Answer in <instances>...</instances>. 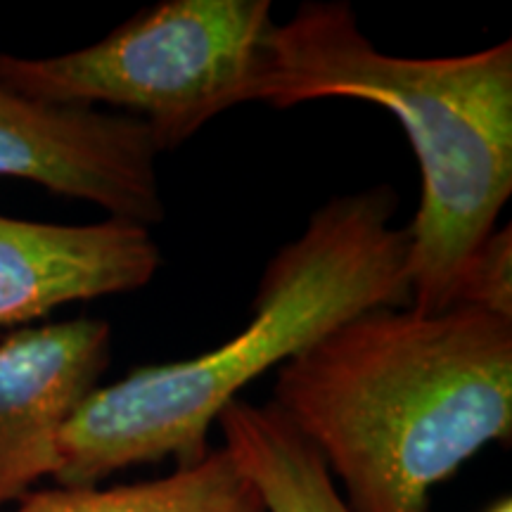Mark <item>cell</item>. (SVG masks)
<instances>
[{
    "instance_id": "8fae6325",
    "label": "cell",
    "mask_w": 512,
    "mask_h": 512,
    "mask_svg": "<svg viewBox=\"0 0 512 512\" xmlns=\"http://www.w3.org/2000/svg\"><path fill=\"white\" fill-rule=\"evenodd\" d=\"M489 512H512V505H510V498H505V501H498L494 508Z\"/></svg>"
},
{
    "instance_id": "3957f363",
    "label": "cell",
    "mask_w": 512,
    "mask_h": 512,
    "mask_svg": "<svg viewBox=\"0 0 512 512\" xmlns=\"http://www.w3.org/2000/svg\"><path fill=\"white\" fill-rule=\"evenodd\" d=\"M323 98L380 105L406 131L422 178L406 228L411 306H456L467 266L512 192V43L396 57L363 36L347 3H304L273 24L252 102L285 110Z\"/></svg>"
},
{
    "instance_id": "9c48e42d",
    "label": "cell",
    "mask_w": 512,
    "mask_h": 512,
    "mask_svg": "<svg viewBox=\"0 0 512 512\" xmlns=\"http://www.w3.org/2000/svg\"><path fill=\"white\" fill-rule=\"evenodd\" d=\"M10 512H266V505L221 446L150 482L34 489Z\"/></svg>"
},
{
    "instance_id": "ba28073f",
    "label": "cell",
    "mask_w": 512,
    "mask_h": 512,
    "mask_svg": "<svg viewBox=\"0 0 512 512\" xmlns=\"http://www.w3.org/2000/svg\"><path fill=\"white\" fill-rule=\"evenodd\" d=\"M216 425L223 448L259 491L266 512H351L320 453L273 403L235 399Z\"/></svg>"
},
{
    "instance_id": "277c9868",
    "label": "cell",
    "mask_w": 512,
    "mask_h": 512,
    "mask_svg": "<svg viewBox=\"0 0 512 512\" xmlns=\"http://www.w3.org/2000/svg\"><path fill=\"white\" fill-rule=\"evenodd\" d=\"M271 29L268 0H162L72 53H0V86L50 105L117 107L162 152L252 102Z\"/></svg>"
},
{
    "instance_id": "52a82bcc",
    "label": "cell",
    "mask_w": 512,
    "mask_h": 512,
    "mask_svg": "<svg viewBox=\"0 0 512 512\" xmlns=\"http://www.w3.org/2000/svg\"><path fill=\"white\" fill-rule=\"evenodd\" d=\"M162 252L150 228L110 219L64 226L0 214V328L150 283Z\"/></svg>"
},
{
    "instance_id": "8992f818",
    "label": "cell",
    "mask_w": 512,
    "mask_h": 512,
    "mask_svg": "<svg viewBox=\"0 0 512 512\" xmlns=\"http://www.w3.org/2000/svg\"><path fill=\"white\" fill-rule=\"evenodd\" d=\"M105 320L22 328L0 342V508L53 479L60 434L110 366Z\"/></svg>"
},
{
    "instance_id": "7a4b0ae2",
    "label": "cell",
    "mask_w": 512,
    "mask_h": 512,
    "mask_svg": "<svg viewBox=\"0 0 512 512\" xmlns=\"http://www.w3.org/2000/svg\"><path fill=\"white\" fill-rule=\"evenodd\" d=\"M396 204L387 185L328 200L266 266L245 330L195 358L95 387L60 434L53 482L98 486L138 463H197L223 408L256 377L361 313L411 306L408 235L392 223Z\"/></svg>"
},
{
    "instance_id": "30bf717a",
    "label": "cell",
    "mask_w": 512,
    "mask_h": 512,
    "mask_svg": "<svg viewBox=\"0 0 512 512\" xmlns=\"http://www.w3.org/2000/svg\"><path fill=\"white\" fill-rule=\"evenodd\" d=\"M456 306H475L512 320V235L494 230L467 266Z\"/></svg>"
},
{
    "instance_id": "6da1fadb",
    "label": "cell",
    "mask_w": 512,
    "mask_h": 512,
    "mask_svg": "<svg viewBox=\"0 0 512 512\" xmlns=\"http://www.w3.org/2000/svg\"><path fill=\"white\" fill-rule=\"evenodd\" d=\"M273 406L351 512H430L432 491L512 432V320L380 306L280 366Z\"/></svg>"
},
{
    "instance_id": "5b68a950",
    "label": "cell",
    "mask_w": 512,
    "mask_h": 512,
    "mask_svg": "<svg viewBox=\"0 0 512 512\" xmlns=\"http://www.w3.org/2000/svg\"><path fill=\"white\" fill-rule=\"evenodd\" d=\"M157 145L138 119L41 102L0 86V178L91 202L110 219H164Z\"/></svg>"
}]
</instances>
